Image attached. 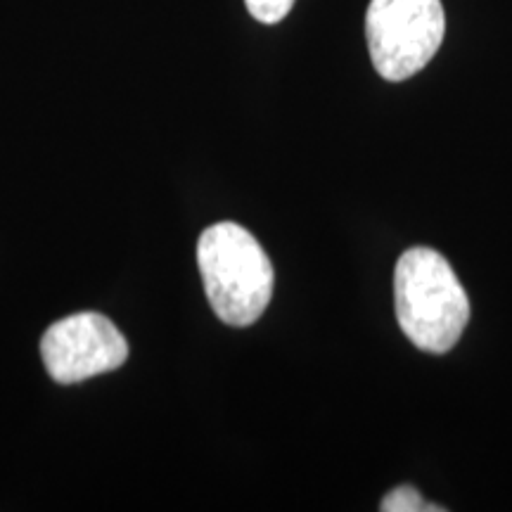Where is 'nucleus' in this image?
I'll return each instance as SVG.
<instances>
[{
  "instance_id": "obj_1",
  "label": "nucleus",
  "mask_w": 512,
  "mask_h": 512,
  "mask_svg": "<svg viewBox=\"0 0 512 512\" xmlns=\"http://www.w3.org/2000/svg\"><path fill=\"white\" fill-rule=\"evenodd\" d=\"M394 302L403 335L427 354L451 351L470 320L465 287L451 264L430 247H413L399 256Z\"/></svg>"
},
{
  "instance_id": "obj_2",
  "label": "nucleus",
  "mask_w": 512,
  "mask_h": 512,
  "mask_svg": "<svg viewBox=\"0 0 512 512\" xmlns=\"http://www.w3.org/2000/svg\"><path fill=\"white\" fill-rule=\"evenodd\" d=\"M197 264L211 309L223 323L247 328L273 297V266L249 230L216 223L197 242Z\"/></svg>"
},
{
  "instance_id": "obj_3",
  "label": "nucleus",
  "mask_w": 512,
  "mask_h": 512,
  "mask_svg": "<svg viewBox=\"0 0 512 512\" xmlns=\"http://www.w3.org/2000/svg\"><path fill=\"white\" fill-rule=\"evenodd\" d=\"M441 0H370L366 38L375 72L406 81L430 64L444 41Z\"/></svg>"
},
{
  "instance_id": "obj_4",
  "label": "nucleus",
  "mask_w": 512,
  "mask_h": 512,
  "mask_svg": "<svg viewBox=\"0 0 512 512\" xmlns=\"http://www.w3.org/2000/svg\"><path fill=\"white\" fill-rule=\"evenodd\" d=\"M41 356L55 382L74 384L124 366L128 344L110 318L74 313L50 325L41 339Z\"/></svg>"
},
{
  "instance_id": "obj_5",
  "label": "nucleus",
  "mask_w": 512,
  "mask_h": 512,
  "mask_svg": "<svg viewBox=\"0 0 512 512\" xmlns=\"http://www.w3.org/2000/svg\"><path fill=\"white\" fill-rule=\"evenodd\" d=\"M249 15L261 24H278L290 15L294 0H245Z\"/></svg>"
},
{
  "instance_id": "obj_6",
  "label": "nucleus",
  "mask_w": 512,
  "mask_h": 512,
  "mask_svg": "<svg viewBox=\"0 0 512 512\" xmlns=\"http://www.w3.org/2000/svg\"><path fill=\"white\" fill-rule=\"evenodd\" d=\"M380 510H384V512H422L425 510V503H422V496L413 489V486H396V489H392L387 496L382 498Z\"/></svg>"
}]
</instances>
